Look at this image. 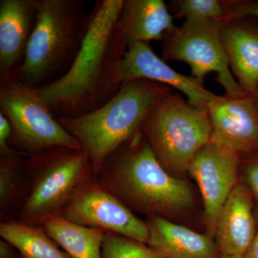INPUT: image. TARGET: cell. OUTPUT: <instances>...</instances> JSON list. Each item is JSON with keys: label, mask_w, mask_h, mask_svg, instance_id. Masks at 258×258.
I'll return each instance as SVG.
<instances>
[{"label": "cell", "mask_w": 258, "mask_h": 258, "mask_svg": "<svg viewBox=\"0 0 258 258\" xmlns=\"http://www.w3.org/2000/svg\"><path fill=\"white\" fill-rule=\"evenodd\" d=\"M124 0H98L90 13L86 38L69 71L37 88L54 115L75 118L110 101L123 84L120 74L127 46L120 16Z\"/></svg>", "instance_id": "cell-1"}, {"label": "cell", "mask_w": 258, "mask_h": 258, "mask_svg": "<svg viewBox=\"0 0 258 258\" xmlns=\"http://www.w3.org/2000/svg\"><path fill=\"white\" fill-rule=\"evenodd\" d=\"M97 176L127 207L152 216L187 210L194 204L189 185L163 167L142 132L113 152Z\"/></svg>", "instance_id": "cell-2"}, {"label": "cell", "mask_w": 258, "mask_h": 258, "mask_svg": "<svg viewBox=\"0 0 258 258\" xmlns=\"http://www.w3.org/2000/svg\"><path fill=\"white\" fill-rule=\"evenodd\" d=\"M171 88L145 79L125 81L106 104L75 118H58L87 154L95 176L117 149L142 132L148 116Z\"/></svg>", "instance_id": "cell-3"}, {"label": "cell", "mask_w": 258, "mask_h": 258, "mask_svg": "<svg viewBox=\"0 0 258 258\" xmlns=\"http://www.w3.org/2000/svg\"><path fill=\"white\" fill-rule=\"evenodd\" d=\"M37 19L18 79L39 88L72 67L87 34L90 14L81 0H37Z\"/></svg>", "instance_id": "cell-4"}, {"label": "cell", "mask_w": 258, "mask_h": 258, "mask_svg": "<svg viewBox=\"0 0 258 258\" xmlns=\"http://www.w3.org/2000/svg\"><path fill=\"white\" fill-rule=\"evenodd\" d=\"M29 187L18 221L40 226L48 215H60L80 186L95 176L82 149L57 147L28 157Z\"/></svg>", "instance_id": "cell-5"}, {"label": "cell", "mask_w": 258, "mask_h": 258, "mask_svg": "<svg viewBox=\"0 0 258 258\" xmlns=\"http://www.w3.org/2000/svg\"><path fill=\"white\" fill-rule=\"evenodd\" d=\"M142 132L163 167L168 172L182 173L211 140L212 125L208 108L171 93L154 107Z\"/></svg>", "instance_id": "cell-6"}, {"label": "cell", "mask_w": 258, "mask_h": 258, "mask_svg": "<svg viewBox=\"0 0 258 258\" xmlns=\"http://www.w3.org/2000/svg\"><path fill=\"white\" fill-rule=\"evenodd\" d=\"M0 113L13 128L10 147L28 157L57 147L81 149L79 142L55 118L37 88L18 79L0 81Z\"/></svg>", "instance_id": "cell-7"}, {"label": "cell", "mask_w": 258, "mask_h": 258, "mask_svg": "<svg viewBox=\"0 0 258 258\" xmlns=\"http://www.w3.org/2000/svg\"><path fill=\"white\" fill-rule=\"evenodd\" d=\"M222 23L211 20H185L164 40V60L182 61L189 64L191 76L204 82L210 73L228 96L246 93L231 73L230 62L222 39Z\"/></svg>", "instance_id": "cell-8"}, {"label": "cell", "mask_w": 258, "mask_h": 258, "mask_svg": "<svg viewBox=\"0 0 258 258\" xmlns=\"http://www.w3.org/2000/svg\"><path fill=\"white\" fill-rule=\"evenodd\" d=\"M69 221L148 243V224L95 178L80 186L60 214Z\"/></svg>", "instance_id": "cell-9"}, {"label": "cell", "mask_w": 258, "mask_h": 258, "mask_svg": "<svg viewBox=\"0 0 258 258\" xmlns=\"http://www.w3.org/2000/svg\"><path fill=\"white\" fill-rule=\"evenodd\" d=\"M239 156L210 142L193 157L187 171L203 197L209 235H215L217 217L237 185Z\"/></svg>", "instance_id": "cell-10"}, {"label": "cell", "mask_w": 258, "mask_h": 258, "mask_svg": "<svg viewBox=\"0 0 258 258\" xmlns=\"http://www.w3.org/2000/svg\"><path fill=\"white\" fill-rule=\"evenodd\" d=\"M207 108L212 143L238 156L258 147V106L254 97L217 96Z\"/></svg>", "instance_id": "cell-11"}, {"label": "cell", "mask_w": 258, "mask_h": 258, "mask_svg": "<svg viewBox=\"0 0 258 258\" xmlns=\"http://www.w3.org/2000/svg\"><path fill=\"white\" fill-rule=\"evenodd\" d=\"M120 74L123 83L145 79L174 88L186 96L190 104L197 107L207 108L217 96L205 88L203 81L171 69L165 60L158 57L149 43L135 42L127 47Z\"/></svg>", "instance_id": "cell-12"}, {"label": "cell", "mask_w": 258, "mask_h": 258, "mask_svg": "<svg viewBox=\"0 0 258 258\" xmlns=\"http://www.w3.org/2000/svg\"><path fill=\"white\" fill-rule=\"evenodd\" d=\"M37 19V0L0 1V81L18 79Z\"/></svg>", "instance_id": "cell-13"}, {"label": "cell", "mask_w": 258, "mask_h": 258, "mask_svg": "<svg viewBox=\"0 0 258 258\" xmlns=\"http://www.w3.org/2000/svg\"><path fill=\"white\" fill-rule=\"evenodd\" d=\"M255 235L250 195L237 184L217 217L215 236L219 252L242 257Z\"/></svg>", "instance_id": "cell-14"}, {"label": "cell", "mask_w": 258, "mask_h": 258, "mask_svg": "<svg viewBox=\"0 0 258 258\" xmlns=\"http://www.w3.org/2000/svg\"><path fill=\"white\" fill-rule=\"evenodd\" d=\"M148 244L165 258H219L217 244L210 235L198 233L164 217L152 216Z\"/></svg>", "instance_id": "cell-15"}, {"label": "cell", "mask_w": 258, "mask_h": 258, "mask_svg": "<svg viewBox=\"0 0 258 258\" xmlns=\"http://www.w3.org/2000/svg\"><path fill=\"white\" fill-rule=\"evenodd\" d=\"M222 39L230 69L248 96L258 91V32L243 18L222 23Z\"/></svg>", "instance_id": "cell-16"}, {"label": "cell", "mask_w": 258, "mask_h": 258, "mask_svg": "<svg viewBox=\"0 0 258 258\" xmlns=\"http://www.w3.org/2000/svg\"><path fill=\"white\" fill-rule=\"evenodd\" d=\"M162 0H124L120 24L126 46L162 40L176 28Z\"/></svg>", "instance_id": "cell-17"}, {"label": "cell", "mask_w": 258, "mask_h": 258, "mask_svg": "<svg viewBox=\"0 0 258 258\" xmlns=\"http://www.w3.org/2000/svg\"><path fill=\"white\" fill-rule=\"evenodd\" d=\"M40 226L71 258H103L105 231L80 225L60 215L43 217Z\"/></svg>", "instance_id": "cell-18"}, {"label": "cell", "mask_w": 258, "mask_h": 258, "mask_svg": "<svg viewBox=\"0 0 258 258\" xmlns=\"http://www.w3.org/2000/svg\"><path fill=\"white\" fill-rule=\"evenodd\" d=\"M0 236L23 258H71L59 248L41 226L27 225L14 220L2 221Z\"/></svg>", "instance_id": "cell-19"}, {"label": "cell", "mask_w": 258, "mask_h": 258, "mask_svg": "<svg viewBox=\"0 0 258 258\" xmlns=\"http://www.w3.org/2000/svg\"><path fill=\"white\" fill-rule=\"evenodd\" d=\"M29 187L28 157L0 158V210L3 221L19 215Z\"/></svg>", "instance_id": "cell-20"}, {"label": "cell", "mask_w": 258, "mask_h": 258, "mask_svg": "<svg viewBox=\"0 0 258 258\" xmlns=\"http://www.w3.org/2000/svg\"><path fill=\"white\" fill-rule=\"evenodd\" d=\"M174 18L185 20H211L225 23L227 1L219 0H176L171 1Z\"/></svg>", "instance_id": "cell-21"}, {"label": "cell", "mask_w": 258, "mask_h": 258, "mask_svg": "<svg viewBox=\"0 0 258 258\" xmlns=\"http://www.w3.org/2000/svg\"><path fill=\"white\" fill-rule=\"evenodd\" d=\"M103 258H165L152 247L123 236L106 232L102 246Z\"/></svg>", "instance_id": "cell-22"}, {"label": "cell", "mask_w": 258, "mask_h": 258, "mask_svg": "<svg viewBox=\"0 0 258 258\" xmlns=\"http://www.w3.org/2000/svg\"><path fill=\"white\" fill-rule=\"evenodd\" d=\"M227 18L226 22L244 18L247 16H252L258 19V2L227 1Z\"/></svg>", "instance_id": "cell-23"}, {"label": "cell", "mask_w": 258, "mask_h": 258, "mask_svg": "<svg viewBox=\"0 0 258 258\" xmlns=\"http://www.w3.org/2000/svg\"><path fill=\"white\" fill-rule=\"evenodd\" d=\"M13 137V128L9 120L3 113H0V154L1 157L9 156H25L23 153L15 150L10 146Z\"/></svg>", "instance_id": "cell-24"}, {"label": "cell", "mask_w": 258, "mask_h": 258, "mask_svg": "<svg viewBox=\"0 0 258 258\" xmlns=\"http://www.w3.org/2000/svg\"><path fill=\"white\" fill-rule=\"evenodd\" d=\"M246 177L258 203V161L248 166L246 169Z\"/></svg>", "instance_id": "cell-25"}, {"label": "cell", "mask_w": 258, "mask_h": 258, "mask_svg": "<svg viewBox=\"0 0 258 258\" xmlns=\"http://www.w3.org/2000/svg\"><path fill=\"white\" fill-rule=\"evenodd\" d=\"M243 258H258V234L255 235L253 240L251 242L245 253L242 256Z\"/></svg>", "instance_id": "cell-26"}, {"label": "cell", "mask_w": 258, "mask_h": 258, "mask_svg": "<svg viewBox=\"0 0 258 258\" xmlns=\"http://www.w3.org/2000/svg\"><path fill=\"white\" fill-rule=\"evenodd\" d=\"M219 258H243L241 256H229V255H223V254H220Z\"/></svg>", "instance_id": "cell-27"}, {"label": "cell", "mask_w": 258, "mask_h": 258, "mask_svg": "<svg viewBox=\"0 0 258 258\" xmlns=\"http://www.w3.org/2000/svg\"><path fill=\"white\" fill-rule=\"evenodd\" d=\"M254 98H255L256 102H257V106H258V91H257V94H256V96H255V97H254Z\"/></svg>", "instance_id": "cell-28"}, {"label": "cell", "mask_w": 258, "mask_h": 258, "mask_svg": "<svg viewBox=\"0 0 258 258\" xmlns=\"http://www.w3.org/2000/svg\"><path fill=\"white\" fill-rule=\"evenodd\" d=\"M15 258H19V257H15ZM20 258H23V257H20Z\"/></svg>", "instance_id": "cell-29"}]
</instances>
